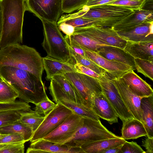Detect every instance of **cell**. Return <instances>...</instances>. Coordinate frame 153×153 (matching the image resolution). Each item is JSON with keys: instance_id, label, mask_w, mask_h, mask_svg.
I'll return each instance as SVG.
<instances>
[{"instance_id": "obj_1", "label": "cell", "mask_w": 153, "mask_h": 153, "mask_svg": "<svg viewBox=\"0 0 153 153\" xmlns=\"http://www.w3.org/2000/svg\"><path fill=\"white\" fill-rule=\"evenodd\" d=\"M0 74L18 92L22 101L36 105L48 98L41 80L30 73L16 68L0 66Z\"/></svg>"}, {"instance_id": "obj_2", "label": "cell", "mask_w": 153, "mask_h": 153, "mask_svg": "<svg viewBox=\"0 0 153 153\" xmlns=\"http://www.w3.org/2000/svg\"><path fill=\"white\" fill-rule=\"evenodd\" d=\"M2 28L0 49L22 43L25 0H0Z\"/></svg>"}, {"instance_id": "obj_3", "label": "cell", "mask_w": 153, "mask_h": 153, "mask_svg": "<svg viewBox=\"0 0 153 153\" xmlns=\"http://www.w3.org/2000/svg\"><path fill=\"white\" fill-rule=\"evenodd\" d=\"M4 66L28 71L42 80V57L33 48L21 44L0 49V66Z\"/></svg>"}, {"instance_id": "obj_4", "label": "cell", "mask_w": 153, "mask_h": 153, "mask_svg": "<svg viewBox=\"0 0 153 153\" xmlns=\"http://www.w3.org/2000/svg\"><path fill=\"white\" fill-rule=\"evenodd\" d=\"M134 11L128 7L105 4L91 7L84 6L76 12L66 15L70 17H80L91 20L96 26L111 27Z\"/></svg>"}, {"instance_id": "obj_5", "label": "cell", "mask_w": 153, "mask_h": 153, "mask_svg": "<svg viewBox=\"0 0 153 153\" xmlns=\"http://www.w3.org/2000/svg\"><path fill=\"white\" fill-rule=\"evenodd\" d=\"M44 39L42 45L47 57L73 64L69 45L59 29L57 23L41 20Z\"/></svg>"}, {"instance_id": "obj_6", "label": "cell", "mask_w": 153, "mask_h": 153, "mask_svg": "<svg viewBox=\"0 0 153 153\" xmlns=\"http://www.w3.org/2000/svg\"><path fill=\"white\" fill-rule=\"evenodd\" d=\"M119 137L109 131L100 120L84 118L82 126L63 144L72 147H80L86 143Z\"/></svg>"}, {"instance_id": "obj_7", "label": "cell", "mask_w": 153, "mask_h": 153, "mask_svg": "<svg viewBox=\"0 0 153 153\" xmlns=\"http://www.w3.org/2000/svg\"><path fill=\"white\" fill-rule=\"evenodd\" d=\"M64 75L79 94L82 104L92 109L93 98L102 93L98 80L77 72L67 73Z\"/></svg>"}, {"instance_id": "obj_8", "label": "cell", "mask_w": 153, "mask_h": 153, "mask_svg": "<svg viewBox=\"0 0 153 153\" xmlns=\"http://www.w3.org/2000/svg\"><path fill=\"white\" fill-rule=\"evenodd\" d=\"M70 108L59 102L49 112L40 125L34 132L30 143L42 139L52 131L73 113Z\"/></svg>"}, {"instance_id": "obj_9", "label": "cell", "mask_w": 153, "mask_h": 153, "mask_svg": "<svg viewBox=\"0 0 153 153\" xmlns=\"http://www.w3.org/2000/svg\"><path fill=\"white\" fill-rule=\"evenodd\" d=\"M113 76L108 73L101 75L98 79L102 93L106 97L123 123L134 118L124 103L117 89L112 82Z\"/></svg>"}, {"instance_id": "obj_10", "label": "cell", "mask_w": 153, "mask_h": 153, "mask_svg": "<svg viewBox=\"0 0 153 153\" xmlns=\"http://www.w3.org/2000/svg\"><path fill=\"white\" fill-rule=\"evenodd\" d=\"M26 10L41 20L57 23L62 13V0H25Z\"/></svg>"}, {"instance_id": "obj_11", "label": "cell", "mask_w": 153, "mask_h": 153, "mask_svg": "<svg viewBox=\"0 0 153 153\" xmlns=\"http://www.w3.org/2000/svg\"><path fill=\"white\" fill-rule=\"evenodd\" d=\"M84 118L73 112L55 130L42 139L55 144L63 145L82 125Z\"/></svg>"}, {"instance_id": "obj_12", "label": "cell", "mask_w": 153, "mask_h": 153, "mask_svg": "<svg viewBox=\"0 0 153 153\" xmlns=\"http://www.w3.org/2000/svg\"><path fill=\"white\" fill-rule=\"evenodd\" d=\"M74 31L102 43L124 49L127 41L119 36L111 27L93 26L75 28Z\"/></svg>"}, {"instance_id": "obj_13", "label": "cell", "mask_w": 153, "mask_h": 153, "mask_svg": "<svg viewBox=\"0 0 153 153\" xmlns=\"http://www.w3.org/2000/svg\"><path fill=\"white\" fill-rule=\"evenodd\" d=\"M111 79L134 117L143 123L140 105L141 98L133 93L120 78L112 76Z\"/></svg>"}, {"instance_id": "obj_14", "label": "cell", "mask_w": 153, "mask_h": 153, "mask_svg": "<svg viewBox=\"0 0 153 153\" xmlns=\"http://www.w3.org/2000/svg\"><path fill=\"white\" fill-rule=\"evenodd\" d=\"M82 48L85 52L86 57L104 69L108 73L114 77L120 78L124 74L132 70L130 66L126 65L108 59L100 56L96 52Z\"/></svg>"}, {"instance_id": "obj_15", "label": "cell", "mask_w": 153, "mask_h": 153, "mask_svg": "<svg viewBox=\"0 0 153 153\" xmlns=\"http://www.w3.org/2000/svg\"><path fill=\"white\" fill-rule=\"evenodd\" d=\"M153 22H144L117 32L119 36L126 41L153 42Z\"/></svg>"}, {"instance_id": "obj_16", "label": "cell", "mask_w": 153, "mask_h": 153, "mask_svg": "<svg viewBox=\"0 0 153 153\" xmlns=\"http://www.w3.org/2000/svg\"><path fill=\"white\" fill-rule=\"evenodd\" d=\"M52 100L56 103H60L70 108L73 112L83 117L97 120H100V117L91 108L74 102L63 90L57 92L54 95Z\"/></svg>"}, {"instance_id": "obj_17", "label": "cell", "mask_w": 153, "mask_h": 153, "mask_svg": "<svg viewBox=\"0 0 153 153\" xmlns=\"http://www.w3.org/2000/svg\"><path fill=\"white\" fill-rule=\"evenodd\" d=\"M27 153H83L80 147L57 145L42 139L31 143Z\"/></svg>"}, {"instance_id": "obj_18", "label": "cell", "mask_w": 153, "mask_h": 153, "mask_svg": "<svg viewBox=\"0 0 153 153\" xmlns=\"http://www.w3.org/2000/svg\"><path fill=\"white\" fill-rule=\"evenodd\" d=\"M119 78L139 97L142 98L153 95V90L150 85L136 74L133 70L125 73Z\"/></svg>"}, {"instance_id": "obj_19", "label": "cell", "mask_w": 153, "mask_h": 153, "mask_svg": "<svg viewBox=\"0 0 153 153\" xmlns=\"http://www.w3.org/2000/svg\"><path fill=\"white\" fill-rule=\"evenodd\" d=\"M153 22V11L144 8L134 10V13L111 27L116 32L133 27L144 22Z\"/></svg>"}, {"instance_id": "obj_20", "label": "cell", "mask_w": 153, "mask_h": 153, "mask_svg": "<svg viewBox=\"0 0 153 153\" xmlns=\"http://www.w3.org/2000/svg\"><path fill=\"white\" fill-rule=\"evenodd\" d=\"M92 109L100 118L110 124L118 123V117L106 97L102 93L93 98Z\"/></svg>"}, {"instance_id": "obj_21", "label": "cell", "mask_w": 153, "mask_h": 153, "mask_svg": "<svg viewBox=\"0 0 153 153\" xmlns=\"http://www.w3.org/2000/svg\"><path fill=\"white\" fill-rule=\"evenodd\" d=\"M108 59L119 62L136 70L134 58L124 49L113 46H104L99 48L97 53Z\"/></svg>"}, {"instance_id": "obj_22", "label": "cell", "mask_w": 153, "mask_h": 153, "mask_svg": "<svg viewBox=\"0 0 153 153\" xmlns=\"http://www.w3.org/2000/svg\"><path fill=\"white\" fill-rule=\"evenodd\" d=\"M44 69L46 72L47 80L50 81L55 76L64 75L65 74L76 72L74 64L62 62L47 57H42Z\"/></svg>"}, {"instance_id": "obj_23", "label": "cell", "mask_w": 153, "mask_h": 153, "mask_svg": "<svg viewBox=\"0 0 153 153\" xmlns=\"http://www.w3.org/2000/svg\"><path fill=\"white\" fill-rule=\"evenodd\" d=\"M124 49L134 58L153 61V42L127 41Z\"/></svg>"}, {"instance_id": "obj_24", "label": "cell", "mask_w": 153, "mask_h": 153, "mask_svg": "<svg viewBox=\"0 0 153 153\" xmlns=\"http://www.w3.org/2000/svg\"><path fill=\"white\" fill-rule=\"evenodd\" d=\"M126 141L120 137L86 143L80 147L83 153H102L107 150L123 145Z\"/></svg>"}, {"instance_id": "obj_25", "label": "cell", "mask_w": 153, "mask_h": 153, "mask_svg": "<svg viewBox=\"0 0 153 153\" xmlns=\"http://www.w3.org/2000/svg\"><path fill=\"white\" fill-rule=\"evenodd\" d=\"M123 123L121 137L124 139H136L147 136V132L144 125L138 120L133 118Z\"/></svg>"}, {"instance_id": "obj_26", "label": "cell", "mask_w": 153, "mask_h": 153, "mask_svg": "<svg viewBox=\"0 0 153 153\" xmlns=\"http://www.w3.org/2000/svg\"><path fill=\"white\" fill-rule=\"evenodd\" d=\"M141 108L143 123L147 137L153 138V95L141 98Z\"/></svg>"}, {"instance_id": "obj_27", "label": "cell", "mask_w": 153, "mask_h": 153, "mask_svg": "<svg viewBox=\"0 0 153 153\" xmlns=\"http://www.w3.org/2000/svg\"><path fill=\"white\" fill-rule=\"evenodd\" d=\"M67 38L71 42L80 47L88 50L97 53L99 48L111 46L97 41L88 36L74 30L72 35Z\"/></svg>"}, {"instance_id": "obj_28", "label": "cell", "mask_w": 153, "mask_h": 153, "mask_svg": "<svg viewBox=\"0 0 153 153\" xmlns=\"http://www.w3.org/2000/svg\"><path fill=\"white\" fill-rule=\"evenodd\" d=\"M14 134L22 135L26 142L30 140L33 132L30 128L22 123L19 120L0 127V134Z\"/></svg>"}, {"instance_id": "obj_29", "label": "cell", "mask_w": 153, "mask_h": 153, "mask_svg": "<svg viewBox=\"0 0 153 153\" xmlns=\"http://www.w3.org/2000/svg\"><path fill=\"white\" fill-rule=\"evenodd\" d=\"M19 121L30 128L34 132L38 128L45 118V116L38 113L35 110L20 112Z\"/></svg>"}, {"instance_id": "obj_30", "label": "cell", "mask_w": 153, "mask_h": 153, "mask_svg": "<svg viewBox=\"0 0 153 153\" xmlns=\"http://www.w3.org/2000/svg\"><path fill=\"white\" fill-rule=\"evenodd\" d=\"M19 94L5 80L0 82V103L15 102Z\"/></svg>"}, {"instance_id": "obj_31", "label": "cell", "mask_w": 153, "mask_h": 153, "mask_svg": "<svg viewBox=\"0 0 153 153\" xmlns=\"http://www.w3.org/2000/svg\"><path fill=\"white\" fill-rule=\"evenodd\" d=\"M69 48L70 53L73 59L74 64L75 63L79 64L91 69L100 75H104L108 73L104 69L90 59L86 57H84L77 54L70 47Z\"/></svg>"}, {"instance_id": "obj_32", "label": "cell", "mask_w": 153, "mask_h": 153, "mask_svg": "<svg viewBox=\"0 0 153 153\" xmlns=\"http://www.w3.org/2000/svg\"><path fill=\"white\" fill-rule=\"evenodd\" d=\"M52 79L54 80L60 85L74 102L82 104L79 94L64 75H56Z\"/></svg>"}, {"instance_id": "obj_33", "label": "cell", "mask_w": 153, "mask_h": 153, "mask_svg": "<svg viewBox=\"0 0 153 153\" xmlns=\"http://www.w3.org/2000/svg\"><path fill=\"white\" fill-rule=\"evenodd\" d=\"M136 70L138 72L153 80V61L134 58Z\"/></svg>"}, {"instance_id": "obj_34", "label": "cell", "mask_w": 153, "mask_h": 153, "mask_svg": "<svg viewBox=\"0 0 153 153\" xmlns=\"http://www.w3.org/2000/svg\"><path fill=\"white\" fill-rule=\"evenodd\" d=\"M30 109L31 106L29 103L22 100L15 101L10 103H0V111L12 110L25 111Z\"/></svg>"}, {"instance_id": "obj_35", "label": "cell", "mask_w": 153, "mask_h": 153, "mask_svg": "<svg viewBox=\"0 0 153 153\" xmlns=\"http://www.w3.org/2000/svg\"><path fill=\"white\" fill-rule=\"evenodd\" d=\"M88 0H62V13H71L81 9Z\"/></svg>"}, {"instance_id": "obj_36", "label": "cell", "mask_w": 153, "mask_h": 153, "mask_svg": "<svg viewBox=\"0 0 153 153\" xmlns=\"http://www.w3.org/2000/svg\"><path fill=\"white\" fill-rule=\"evenodd\" d=\"M17 111H0V127L19 120L20 112Z\"/></svg>"}, {"instance_id": "obj_37", "label": "cell", "mask_w": 153, "mask_h": 153, "mask_svg": "<svg viewBox=\"0 0 153 153\" xmlns=\"http://www.w3.org/2000/svg\"><path fill=\"white\" fill-rule=\"evenodd\" d=\"M146 1V0H118L106 4L124 7L134 10L142 9L144 6Z\"/></svg>"}, {"instance_id": "obj_38", "label": "cell", "mask_w": 153, "mask_h": 153, "mask_svg": "<svg viewBox=\"0 0 153 153\" xmlns=\"http://www.w3.org/2000/svg\"><path fill=\"white\" fill-rule=\"evenodd\" d=\"M35 105V107L33 108L34 110L38 113L45 116L56 106L57 103H55L48 98Z\"/></svg>"}, {"instance_id": "obj_39", "label": "cell", "mask_w": 153, "mask_h": 153, "mask_svg": "<svg viewBox=\"0 0 153 153\" xmlns=\"http://www.w3.org/2000/svg\"><path fill=\"white\" fill-rule=\"evenodd\" d=\"M24 143L0 144V153H24Z\"/></svg>"}, {"instance_id": "obj_40", "label": "cell", "mask_w": 153, "mask_h": 153, "mask_svg": "<svg viewBox=\"0 0 153 153\" xmlns=\"http://www.w3.org/2000/svg\"><path fill=\"white\" fill-rule=\"evenodd\" d=\"M145 153L141 147L134 142L126 141L122 145L119 153Z\"/></svg>"}, {"instance_id": "obj_41", "label": "cell", "mask_w": 153, "mask_h": 153, "mask_svg": "<svg viewBox=\"0 0 153 153\" xmlns=\"http://www.w3.org/2000/svg\"><path fill=\"white\" fill-rule=\"evenodd\" d=\"M25 143L23 136L19 134H7L0 139V144H18Z\"/></svg>"}, {"instance_id": "obj_42", "label": "cell", "mask_w": 153, "mask_h": 153, "mask_svg": "<svg viewBox=\"0 0 153 153\" xmlns=\"http://www.w3.org/2000/svg\"><path fill=\"white\" fill-rule=\"evenodd\" d=\"M76 72L84 74L98 79L101 75L94 72L91 69L79 64L75 63L74 64Z\"/></svg>"}, {"instance_id": "obj_43", "label": "cell", "mask_w": 153, "mask_h": 153, "mask_svg": "<svg viewBox=\"0 0 153 153\" xmlns=\"http://www.w3.org/2000/svg\"><path fill=\"white\" fill-rule=\"evenodd\" d=\"M58 27L66 35L70 37L72 35L74 30L75 28L72 25L64 22H61L57 24Z\"/></svg>"}, {"instance_id": "obj_44", "label": "cell", "mask_w": 153, "mask_h": 153, "mask_svg": "<svg viewBox=\"0 0 153 153\" xmlns=\"http://www.w3.org/2000/svg\"><path fill=\"white\" fill-rule=\"evenodd\" d=\"M142 142V146L146 150L145 153H153V138L146 137Z\"/></svg>"}, {"instance_id": "obj_45", "label": "cell", "mask_w": 153, "mask_h": 153, "mask_svg": "<svg viewBox=\"0 0 153 153\" xmlns=\"http://www.w3.org/2000/svg\"><path fill=\"white\" fill-rule=\"evenodd\" d=\"M64 38L69 47L75 53L84 57H86L85 52L82 48L72 42L66 37L65 36Z\"/></svg>"}, {"instance_id": "obj_46", "label": "cell", "mask_w": 153, "mask_h": 153, "mask_svg": "<svg viewBox=\"0 0 153 153\" xmlns=\"http://www.w3.org/2000/svg\"><path fill=\"white\" fill-rule=\"evenodd\" d=\"M117 0H88L84 6L91 7L107 4Z\"/></svg>"}, {"instance_id": "obj_47", "label": "cell", "mask_w": 153, "mask_h": 153, "mask_svg": "<svg viewBox=\"0 0 153 153\" xmlns=\"http://www.w3.org/2000/svg\"><path fill=\"white\" fill-rule=\"evenodd\" d=\"M122 145L114 147L104 151L102 153H119Z\"/></svg>"}, {"instance_id": "obj_48", "label": "cell", "mask_w": 153, "mask_h": 153, "mask_svg": "<svg viewBox=\"0 0 153 153\" xmlns=\"http://www.w3.org/2000/svg\"><path fill=\"white\" fill-rule=\"evenodd\" d=\"M2 28V16L1 6L0 3V41L1 40Z\"/></svg>"}, {"instance_id": "obj_49", "label": "cell", "mask_w": 153, "mask_h": 153, "mask_svg": "<svg viewBox=\"0 0 153 153\" xmlns=\"http://www.w3.org/2000/svg\"><path fill=\"white\" fill-rule=\"evenodd\" d=\"M4 79L0 74V82L3 80Z\"/></svg>"}, {"instance_id": "obj_50", "label": "cell", "mask_w": 153, "mask_h": 153, "mask_svg": "<svg viewBox=\"0 0 153 153\" xmlns=\"http://www.w3.org/2000/svg\"><path fill=\"white\" fill-rule=\"evenodd\" d=\"M7 134H0V139Z\"/></svg>"}, {"instance_id": "obj_51", "label": "cell", "mask_w": 153, "mask_h": 153, "mask_svg": "<svg viewBox=\"0 0 153 153\" xmlns=\"http://www.w3.org/2000/svg\"></svg>"}]
</instances>
